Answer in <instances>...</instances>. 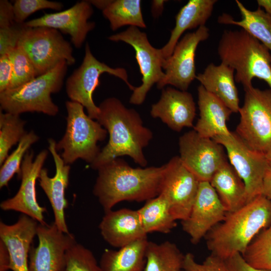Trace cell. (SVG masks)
I'll return each instance as SVG.
<instances>
[{
    "label": "cell",
    "instance_id": "1",
    "mask_svg": "<svg viewBox=\"0 0 271 271\" xmlns=\"http://www.w3.org/2000/svg\"><path fill=\"white\" fill-rule=\"evenodd\" d=\"M98 107L96 120L107 130L109 140L90 167L97 170L115 159L126 156L141 167H146L148 161L144 149L153 134L144 125L140 114L134 109L126 107L116 97L104 99Z\"/></svg>",
    "mask_w": 271,
    "mask_h": 271
},
{
    "label": "cell",
    "instance_id": "2",
    "mask_svg": "<svg viewBox=\"0 0 271 271\" xmlns=\"http://www.w3.org/2000/svg\"><path fill=\"white\" fill-rule=\"evenodd\" d=\"M164 169V165L135 168L115 159L97 170L93 193L105 212L121 201H147L160 194Z\"/></svg>",
    "mask_w": 271,
    "mask_h": 271
},
{
    "label": "cell",
    "instance_id": "3",
    "mask_svg": "<svg viewBox=\"0 0 271 271\" xmlns=\"http://www.w3.org/2000/svg\"><path fill=\"white\" fill-rule=\"evenodd\" d=\"M271 224V200L261 194L239 209L227 213L225 219L205 236L208 249L225 260L242 254L263 229Z\"/></svg>",
    "mask_w": 271,
    "mask_h": 271
},
{
    "label": "cell",
    "instance_id": "4",
    "mask_svg": "<svg viewBox=\"0 0 271 271\" xmlns=\"http://www.w3.org/2000/svg\"><path fill=\"white\" fill-rule=\"evenodd\" d=\"M221 63L234 69L235 80L244 89L257 78L265 81L271 89V53L258 40L243 29L225 30L217 48Z\"/></svg>",
    "mask_w": 271,
    "mask_h": 271
},
{
    "label": "cell",
    "instance_id": "5",
    "mask_svg": "<svg viewBox=\"0 0 271 271\" xmlns=\"http://www.w3.org/2000/svg\"><path fill=\"white\" fill-rule=\"evenodd\" d=\"M68 66L66 61H62L51 70L32 80L0 92L1 110L19 115L38 112L56 115L59 107L53 102L51 95L61 90Z\"/></svg>",
    "mask_w": 271,
    "mask_h": 271
},
{
    "label": "cell",
    "instance_id": "6",
    "mask_svg": "<svg viewBox=\"0 0 271 271\" xmlns=\"http://www.w3.org/2000/svg\"><path fill=\"white\" fill-rule=\"evenodd\" d=\"M66 128L62 138L56 143L57 150L66 165L80 159L90 165L98 156L100 149L99 142L104 141L107 130L97 121L90 118L80 103L67 101Z\"/></svg>",
    "mask_w": 271,
    "mask_h": 271
},
{
    "label": "cell",
    "instance_id": "7",
    "mask_svg": "<svg viewBox=\"0 0 271 271\" xmlns=\"http://www.w3.org/2000/svg\"><path fill=\"white\" fill-rule=\"evenodd\" d=\"M244 91L235 133L250 148L265 155L271 150V89L252 86Z\"/></svg>",
    "mask_w": 271,
    "mask_h": 271
},
{
    "label": "cell",
    "instance_id": "8",
    "mask_svg": "<svg viewBox=\"0 0 271 271\" xmlns=\"http://www.w3.org/2000/svg\"><path fill=\"white\" fill-rule=\"evenodd\" d=\"M18 46L27 53L38 76L51 70L62 61H66L68 65L75 63L71 44L54 29L26 26Z\"/></svg>",
    "mask_w": 271,
    "mask_h": 271
},
{
    "label": "cell",
    "instance_id": "9",
    "mask_svg": "<svg viewBox=\"0 0 271 271\" xmlns=\"http://www.w3.org/2000/svg\"><path fill=\"white\" fill-rule=\"evenodd\" d=\"M103 73L120 78L132 91L136 87L128 81L126 69L110 67L98 60L92 54L88 43L85 45V55L81 64L66 81V92L71 101L81 104L86 109L88 115L93 119H97L99 108L94 102L92 94L99 85V77Z\"/></svg>",
    "mask_w": 271,
    "mask_h": 271
},
{
    "label": "cell",
    "instance_id": "10",
    "mask_svg": "<svg viewBox=\"0 0 271 271\" xmlns=\"http://www.w3.org/2000/svg\"><path fill=\"white\" fill-rule=\"evenodd\" d=\"M108 39L114 42H125L134 50L142 75V83L132 91L129 102L135 105L142 104L154 84H158L164 76L163 69L166 59L161 49L154 47L147 34L136 27L130 26L124 31L112 35Z\"/></svg>",
    "mask_w": 271,
    "mask_h": 271
},
{
    "label": "cell",
    "instance_id": "11",
    "mask_svg": "<svg viewBox=\"0 0 271 271\" xmlns=\"http://www.w3.org/2000/svg\"><path fill=\"white\" fill-rule=\"evenodd\" d=\"M213 139L226 150L230 165L243 181L247 203L261 195L269 164L265 155L250 148L235 132Z\"/></svg>",
    "mask_w": 271,
    "mask_h": 271
},
{
    "label": "cell",
    "instance_id": "12",
    "mask_svg": "<svg viewBox=\"0 0 271 271\" xmlns=\"http://www.w3.org/2000/svg\"><path fill=\"white\" fill-rule=\"evenodd\" d=\"M179 148L181 160L200 182H210L217 171L228 162L221 144L194 129L180 137Z\"/></svg>",
    "mask_w": 271,
    "mask_h": 271
},
{
    "label": "cell",
    "instance_id": "13",
    "mask_svg": "<svg viewBox=\"0 0 271 271\" xmlns=\"http://www.w3.org/2000/svg\"><path fill=\"white\" fill-rule=\"evenodd\" d=\"M164 166L160 194L166 199L174 218L182 221L190 214L200 182L179 156L173 157Z\"/></svg>",
    "mask_w": 271,
    "mask_h": 271
},
{
    "label": "cell",
    "instance_id": "14",
    "mask_svg": "<svg viewBox=\"0 0 271 271\" xmlns=\"http://www.w3.org/2000/svg\"><path fill=\"white\" fill-rule=\"evenodd\" d=\"M209 36V30L205 26L184 35L177 44L171 56L165 60L163 65L165 75L157 84L158 88L171 85L180 90L187 91L197 76L195 64L197 48Z\"/></svg>",
    "mask_w": 271,
    "mask_h": 271
},
{
    "label": "cell",
    "instance_id": "15",
    "mask_svg": "<svg viewBox=\"0 0 271 271\" xmlns=\"http://www.w3.org/2000/svg\"><path fill=\"white\" fill-rule=\"evenodd\" d=\"M48 155V151L43 150L34 159L33 151L27 152L21 165L20 187L15 195L1 203L2 210L21 212L39 223H46L44 214L47 209L37 201L36 184Z\"/></svg>",
    "mask_w": 271,
    "mask_h": 271
},
{
    "label": "cell",
    "instance_id": "16",
    "mask_svg": "<svg viewBox=\"0 0 271 271\" xmlns=\"http://www.w3.org/2000/svg\"><path fill=\"white\" fill-rule=\"evenodd\" d=\"M226 213L210 182H200L190 214L181 221L183 230L196 244L225 219Z\"/></svg>",
    "mask_w": 271,
    "mask_h": 271
},
{
    "label": "cell",
    "instance_id": "17",
    "mask_svg": "<svg viewBox=\"0 0 271 271\" xmlns=\"http://www.w3.org/2000/svg\"><path fill=\"white\" fill-rule=\"evenodd\" d=\"M38 244L32 246L29 257V271H59L67 249L76 242L74 235L51 224L39 223Z\"/></svg>",
    "mask_w": 271,
    "mask_h": 271
},
{
    "label": "cell",
    "instance_id": "18",
    "mask_svg": "<svg viewBox=\"0 0 271 271\" xmlns=\"http://www.w3.org/2000/svg\"><path fill=\"white\" fill-rule=\"evenodd\" d=\"M93 13L91 4L88 1H83L76 3L66 10L45 14L43 16L25 24L28 27H48L68 34L74 46L79 48L85 41L88 33L95 26L94 22L88 21Z\"/></svg>",
    "mask_w": 271,
    "mask_h": 271
},
{
    "label": "cell",
    "instance_id": "19",
    "mask_svg": "<svg viewBox=\"0 0 271 271\" xmlns=\"http://www.w3.org/2000/svg\"><path fill=\"white\" fill-rule=\"evenodd\" d=\"M49 151L51 153L56 168V172L53 177L48 175V170L43 168L38 180L40 186L47 196L52 208L54 223L59 230L65 233H69L66 223L65 210L67 208L68 202L65 198V191L69 182L70 166L65 164L61 156L56 149V142L53 139L48 140Z\"/></svg>",
    "mask_w": 271,
    "mask_h": 271
},
{
    "label": "cell",
    "instance_id": "20",
    "mask_svg": "<svg viewBox=\"0 0 271 271\" xmlns=\"http://www.w3.org/2000/svg\"><path fill=\"white\" fill-rule=\"evenodd\" d=\"M150 113L171 129L180 132L184 127H194L195 103L188 91L167 87L162 90L159 100L152 105Z\"/></svg>",
    "mask_w": 271,
    "mask_h": 271
},
{
    "label": "cell",
    "instance_id": "21",
    "mask_svg": "<svg viewBox=\"0 0 271 271\" xmlns=\"http://www.w3.org/2000/svg\"><path fill=\"white\" fill-rule=\"evenodd\" d=\"M38 225L37 221L23 214L14 224L0 222V240L8 250L12 271H29V254Z\"/></svg>",
    "mask_w": 271,
    "mask_h": 271
},
{
    "label": "cell",
    "instance_id": "22",
    "mask_svg": "<svg viewBox=\"0 0 271 271\" xmlns=\"http://www.w3.org/2000/svg\"><path fill=\"white\" fill-rule=\"evenodd\" d=\"M99 229L107 243L119 248L147 237L138 210L127 208L105 212L99 224Z\"/></svg>",
    "mask_w": 271,
    "mask_h": 271
},
{
    "label": "cell",
    "instance_id": "23",
    "mask_svg": "<svg viewBox=\"0 0 271 271\" xmlns=\"http://www.w3.org/2000/svg\"><path fill=\"white\" fill-rule=\"evenodd\" d=\"M198 98L199 118L194 130L203 137L212 139L217 136H229L231 132L226 122L232 111L201 85L198 87Z\"/></svg>",
    "mask_w": 271,
    "mask_h": 271
},
{
    "label": "cell",
    "instance_id": "24",
    "mask_svg": "<svg viewBox=\"0 0 271 271\" xmlns=\"http://www.w3.org/2000/svg\"><path fill=\"white\" fill-rule=\"evenodd\" d=\"M234 73V69L224 63L216 65L211 63L203 72L197 75L196 79L206 91L236 113L240 107Z\"/></svg>",
    "mask_w": 271,
    "mask_h": 271
},
{
    "label": "cell",
    "instance_id": "25",
    "mask_svg": "<svg viewBox=\"0 0 271 271\" xmlns=\"http://www.w3.org/2000/svg\"><path fill=\"white\" fill-rule=\"evenodd\" d=\"M216 0H190L179 11L175 18V26L170 38L161 48L165 59L170 57L185 31L205 26L212 15Z\"/></svg>",
    "mask_w": 271,
    "mask_h": 271
},
{
    "label": "cell",
    "instance_id": "26",
    "mask_svg": "<svg viewBox=\"0 0 271 271\" xmlns=\"http://www.w3.org/2000/svg\"><path fill=\"white\" fill-rule=\"evenodd\" d=\"M210 183L227 213L234 212L247 203L245 184L228 162L217 171Z\"/></svg>",
    "mask_w": 271,
    "mask_h": 271
},
{
    "label": "cell",
    "instance_id": "27",
    "mask_svg": "<svg viewBox=\"0 0 271 271\" xmlns=\"http://www.w3.org/2000/svg\"><path fill=\"white\" fill-rule=\"evenodd\" d=\"M148 242L146 237L118 250H105L99 263L102 271H145Z\"/></svg>",
    "mask_w": 271,
    "mask_h": 271
},
{
    "label": "cell",
    "instance_id": "28",
    "mask_svg": "<svg viewBox=\"0 0 271 271\" xmlns=\"http://www.w3.org/2000/svg\"><path fill=\"white\" fill-rule=\"evenodd\" d=\"M235 2L241 20L236 21L229 14H223L219 17L218 23L241 27L264 45L271 53V16L260 7L255 11H250L239 1Z\"/></svg>",
    "mask_w": 271,
    "mask_h": 271
},
{
    "label": "cell",
    "instance_id": "29",
    "mask_svg": "<svg viewBox=\"0 0 271 271\" xmlns=\"http://www.w3.org/2000/svg\"><path fill=\"white\" fill-rule=\"evenodd\" d=\"M138 212L147 234L153 232L167 234L176 226L177 220L172 214L166 199L161 194L147 201Z\"/></svg>",
    "mask_w": 271,
    "mask_h": 271
},
{
    "label": "cell",
    "instance_id": "30",
    "mask_svg": "<svg viewBox=\"0 0 271 271\" xmlns=\"http://www.w3.org/2000/svg\"><path fill=\"white\" fill-rule=\"evenodd\" d=\"M184 255L174 243L149 241L145 271H181Z\"/></svg>",
    "mask_w": 271,
    "mask_h": 271
},
{
    "label": "cell",
    "instance_id": "31",
    "mask_svg": "<svg viewBox=\"0 0 271 271\" xmlns=\"http://www.w3.org/2000/svg\"><path fill=\"white\" fill-rule=\"evenodd\" d=\"M103 16L108 20L112 31L129 26L145 28L140 0H110L108 5L102 11Z\"/></svg>",
    "mask_w": 271,
    "mask_h": 271
},
{
    "label": "cell",
    "instance_id": "32",
    "mask_svg": "<svg viewBox=\"0 0 271 271\" xmlns=\"http://www.w3.org/2000/svg\"><path fill=\"white\" fill-rule=\"evenodd\" d=\"M26 121L19 114L0 111V165L9 156L12 147L19 143L27 132L24 126Z\"/></svg>",
    "mask_w": 271,
    "mask_h": 271
},
{
    "label": "cell",
    "instance_id": "33",
    "mask_svg": "<svg viewBox=\"0 0 271 271\" xmlns=\"http://www.w3.org/2000/svg\"><path fill=\"white\" fill-rule=\"evenodd\" d=\"M241 255L251 266L271 271V224L256 236Z\"/></svg>",
    "mask_w": 271,
    "mask_h": 271
},
{
    "label": "cell",
    "instance_id": "34",
    "mask_svg": "<svg viewBox=\"0 0 271 271\" xmlns=\"http://www.w3.org/2000/svg\"><path fill=\"white\" fill-rule=\"evenodd\" d=\"M39 140L33 130L27 132L18 143L16 149L8 156L0 169V188L8 187L15 174L21 175V168L24 158L31 146Z\"/></svg>",
    "mask_w": 271,
    "mask_h": 271
},
{
    "label": "cell",
    "instance_id": "35",
    "mask_svg": "<svg viewBox=\"0 0 271 271\" xmlns=\"http://www.w3.org/2000/svg\"><path fill=\"white\" fill-rule=\"evenodd\" d=\"M59 271H102L93 252L76 242L66 251Z\"/></svg>",
    "mask_w": 271,
    "mask_h": 271
},
{
    "label": "cell",
    "instance_id": "36",
    "mask_svg": "<svg viewBox=\"0 0 271 271\" xmlns=\"http://www.w3.org/2000/svg\"><path fill=\"white\" fill-rule=\"evenodd\" d=\"M13 67L12 77L9 89L19 87L38 76L30 58L19 46L7 54Z\"/></svg>",
    "mask_w": 271,
    "mask_h": 271
},
{
    "label": "cell",
    "instance_id": "37",
    "mask_svg": "<svg viewBox=\"0 0 271 271\" xmlns=\"http://www.w3.org/2000/svg\"><path fill=\"white\" fill-rule=\"evenodd\" d=\"M63 7L60 2L47 0H16L13 5L15 22L24 24L29 16L37 11L46 9L60 11Z\"/></svg>",
    "mask_w": 271,
    "mask_h": 271
},
{
    "label": "cell",
    "instance_id": "38",
    "mask_svg": "<svg viewBox=\"0 0 271 271\" xmlns=\"http://www.w3.org/2000/svg\"><path fill=\"white\" fill-rule=\"evenodd\" d=\"M183 271H228L224 260L210 254L201 263L197 262L194 255L188 252L184 255Z\"/></svg>",
    "mask_w": 271,
    "mask_h": 271
},
{
    "label": "cell",
    "instance_id": "39",
    "mask_svg": "<svg viewBox=\"0 0 271 271\" xmlns=\"http://www.w3.org/2000/svg\"><path fill=\"white\" fill-rule=\"evenodd\" d=\"M26 27L25 23L20 24L15 23L11 26L0 28V56L7 55L18 46Z\"/></svg>",
    "mask_w": 271,
    "mask_h": 271
},
{
    "label": "cell",
    "instance_id": "40",
    "mask_svg": "<svg viewBox=\"0 0 271 271\" xmlns=\"http://www.w3.org/2000/svg\"><path fill=\"white\" fill-rule=\"evenodd\" d=\"M12 73V64L9 56H0V92L9 89Z\"/></svg>",
    "mask_w": 271,
    "mask_h": 271
},
{
    "label": "cell",
    "instance_id": "41",
    "mask_svg": "<svg viewBox=\"0 0 271 271\" xmlns=\"http://www.w3.org/2000/svg\"><path fill=\"white\" fill-rule=\"evenodd\" d=\"M228 271H268L255 268L249 265L240 253H236L224 260Z\"/></svg>",
    "mask_w": 271,
    "mask_h": 271
},
{
    "label": "cell",
    "instance_id": "42",
    "mask_svg": "<svg viewBox=\"0 0 271 271\" xmlns=\"http://www.w3.org/2000/svg\"><path fill=\"white\" fill-rule=\"evenodd\" d=\"M15 23L13 5L7 0H1L0 28L11 26Z\"/></svg>",
    "mask_w": 271,
    "mask_h": 271
},
{
    "label": "cell",
    "instance_id": "43",
    "mask_svg": "<svg viewBox=\"0 0 271 271\" xmlns=\"http://www.w3.org/2000/svg\"><path fill=\"white\" fill-rule=\"evenodd\" d=\"M11 260L8 250L5 244L0 240V271L10 269Z\"/></svg>",
    "mask_w": 271,
    "mask_h": 271
},
{
    "label": "cell",
    "instance_id": "44",
    "mask_svg": "<svg viewBox=\"0 0 271 271\" xmlns=\"http://www.w3.org/2000/svg\"><path fill=\"white\" fill-rule=\"evenodd\" d=\"M262 194L271 200V162H269L267 169L266 171L262 186Z\"/></svg>",
    "mask_w": 271,
    "mask_h": 271
},
{
    "label": "cell",
    "instance_id": "45",
    "mask_svg": "<svg viewBox=\"0 0 271 271\" xmlns=\"http://www.w3.org/2000/svg\"><path fill=\"white\" fill-rule=\"evenodd\" d=\"M166 1H153L152 3V13L154 17H159L162 14L164 6Z\"/></svg>",
    "mask_w": 271,
    "mask_h": 271
},
{
    "label": "cell",
    "instance_id": "46",
    "mask_svg": "<svg viewBox=\"0 0 271 271\" xmlns=\"http://www.w3.org/2000/svg\"><path fill=\"white\" fill-rule=\"evenodd\" d=\"M92 6H94L97 8L103 10L109 4L110 0H92L88 1Z\"/></svg>",
    "mask_w": 271,
    "mask_h": 271
},
{
    "label": "cell",
    "instance_id": "47",
    "mask_svg": "<svg viewBox=\"0 0 271 271\" xmlns=\"http://www.w3.org/2000/svg\"><path fill=\"white\" fill-rule=\"evenodd\" d=\"M259 7H262L264 11L271 16V0H257Z\"/></svg>",
    "mask_w": 271,
    "mask_h": 271
},
{
    "label": "cell",
    "instance_id": "48",
    "mask_svg": "<svg viewBox=\"0 0 271 271\" xmlns=\"http://www.w3.org/2000/svg\"><path fill=\"white\" fill-rule=\"evenodd\" d=\"M265 156L269 162H271V150L265 155Z\"/></svg>",
    "mask_w": 271,
    "mask_h": 271
},
{
    "label": "cell",
    "instance_id": "49",
    "mask_svg": "<svg viewBox=\"0 0 271 271\" xmlns=\"http://www.w3.org/2000/svg\"><path fill=\"white\" fill-rule=\"evenodd\" d=\"M181 271H183L182 270Z\"/></svg>",
    "mask_w": 271,
    "mask_h": 271
}]
</instances>
